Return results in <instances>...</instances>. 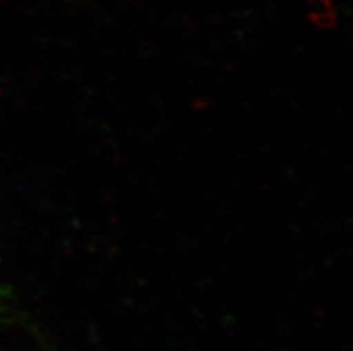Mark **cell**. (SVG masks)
Listing matches in <instances>:
<instances>
[{"label":"cell","instance_id":"6da1fadb","mask_svg":"<svg viewBox=\"0 0 353 351\" xmlns=\"http://www.w3.org/2000/svg\"><path fill=\"white\" fill-rule=\"evenodd\" d=\"M8 298V290H6L4 283H2V278H0V303H4Z\"/></svg>","mask_w":353,"mask_h":351}]
</instances>
